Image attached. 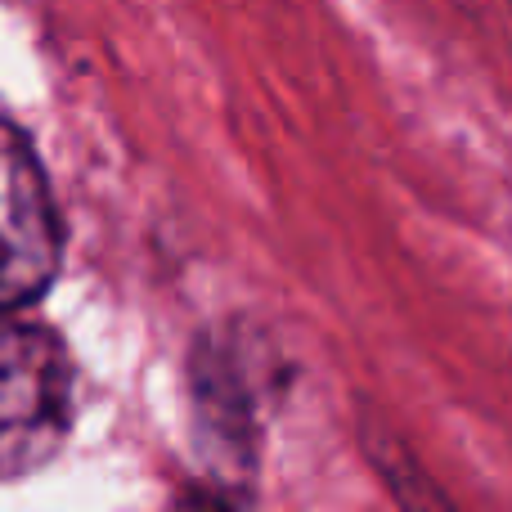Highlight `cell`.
<instances>
[{
	"mask_svg": "<svg viewBox=\"0 0 512 512\" xmlns=\"http://www.w3.org/2000/svg\"><path fill=\"white\" fill-rule=\"evenodd\" d=\"M364 450H369V459H373V468H378V477L387 481V490L400 499V504H409V508H418V504L441 508V504H445V499L423 481L427 472L418 468V463L409 459L405 450H400L396 436H391L382 423H373V427L364 423Z\"/></svg>",
	"mask_w": 512,
	"mask_h": 512,
	"instance_id": "4",
	"label": "cell"
},
{
	"mask_svg": "<svg viewBox=\"0 0 512 512\" xmlns=\"http://www.w3.org/2000/svg\"><path fill=\"white\" fill-rule=\"evenodd\" d=\"M59 270V216L18 126L0 122V310H18L50 288Z\"/></svg>",
	"mask_w": 512,
	"mask_h": 512,
	"instance_id": "2",
	"label": "cell"
},
{
	"mask_svg": "<svg viewBox=\"0 0 512 512\" xmlns=\"http://www.w3.org/2000/svg\"><path fill=\"white\" fill-rule=\"evenodd\" d=\"M198 405V436L207 441L221 468L239 472V481L256 463V382L243 351L230 337H203L189 360Z\"/></svg>",
	"mask_w": 512,
	"mask_h": 512,
	"instance_id": "3",
	"label": "cell"
},
{
	"mask_svg": "<svg viewBox=\"0 0 512 512\" xmlns=\"http://www.w3.org/2000/svg\"><path fill=\"white\" fill-rule=\"evenodd\" d=\"M72 432L68 346L41 324L0 319V481L32 477Z\"/></svg>",
	"mask_w": 512,
	"mask_h": 512,
	"instance_id": "1",
	"label": "cell"
}]
</instances>
